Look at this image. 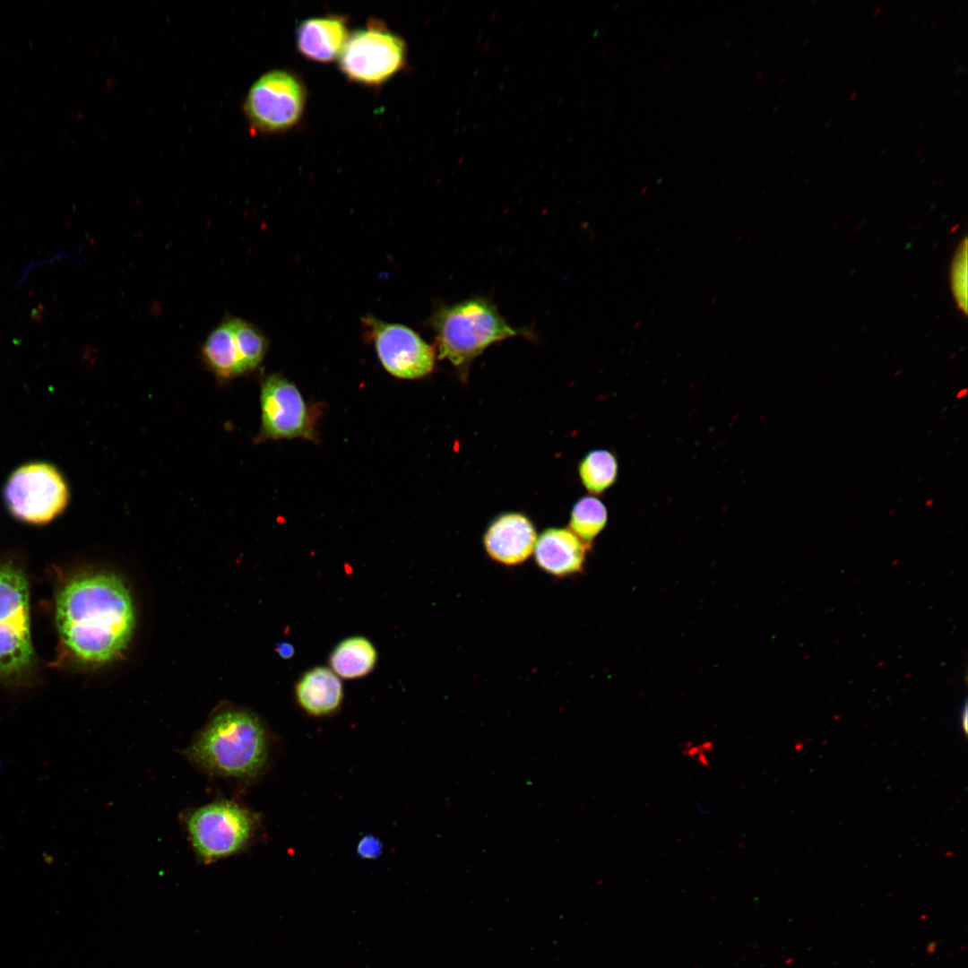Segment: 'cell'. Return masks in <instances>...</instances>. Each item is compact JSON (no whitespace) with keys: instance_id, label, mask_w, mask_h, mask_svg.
<instances>
[{"instance_id":"1","label":"cell","mask_w":968,"mask_h":968,"mask_svg":"<svg viewBox=\"0 0 968 968\" xmlns=\"http://www.w3.org/2000/svg\"><path fill=\"white\" fill-rule=\"evenodd\" d=\"M56 622L64 652L74 662L110 661L126 648L134 629L131 594L113 574L73 577L57 595Z\"/></svg>"},{"instance_id":"2","label":"cell","mask_w":968,"mask_h":968,"mask_svg":"<svg viewBox=\"0 0 968 968\" xmlns=\"http://www.w3.org/2000/svg\"><path fill=\"white\" fill-rule=\"evenodd\" d=\"M182 754L208 776L246 781L257 776L265 766L267 733L253 713L226 708L209 719Z\"/></svg>"},{"instance_id":"3","label":"cell","mask_w":968,"mask_h":968,"mask_svg":"<svg viewBox=\"0 0 968 968\" xmlns=\"http://www.w3.org/2000/svg\"><path fill=\"white\" fill-rule=\"evenodd\" d=\"M439 359H447L462 381H467L472 361L494 342L530 336L511 326L487 297L475 296L439 307L431 317Z\"/></svg>"},{"instance_id":"4","label":"cell","mask_w":968,"mask_h":968,"mask_svg":"<svg viewBox=\"0 0 968 968\" xmlns=\"http://www.w3.org/2000/svg\"><path fill=\"white\" fill-rule=\"evenodd\" d=\"M182 823L195 857L209 865L244 851L259 819L243 804L220 799L186 811Z\"/></svg>"},{"instance_id":"5","label":"cell","mask_w":968,"mask_h":968,"mask_svg":"<svg viewBox=\"0 0 968 968\" xmlns=\"http://www.w3.org/2000/svg\"><path fill=\"white\" fill-rule=\"evenodd\" d=\"M28 583L23 573L0 565V678L21 679L33 667Z\"/></svg>"},{"instance_id":"6","label":"cell","mask_w":968,"mask_h":968,"mask_svg":"<svg viewBox=\"0 0 968 968\" xmlns=\"http://www.w3.org/2000/svg\"><path fill=\"white\" fill-rule=\"evenodd\" d=\"M8 511L17 520L34 525L50 523L63 514L70 490L63 473L52 463L35 461L21 465L4 487Z\"/></svg>"},{"instance_id":"7","label":"cell","mask_w":968,"mask_h":968,"mask_svg":"<svg viewBox=\"0 0 968 968\" xmlns=\"http://www.w3.org/2000/svg\"><path fill=\"white\" fill-rule=\"evenodd\" d=\"M406 56L403 39L381 22L372 21L349 36L339 56V65L353 82L379 85L402 69Z\"/></svg>"},{"instance_id":"8","label":"cell","mask_w":968,"mask_h":968,"mask_svg":"<svg viewBox=\"0 0 968 968\" xmlns=\"http://www.w3.org/2000/svg\"><path fill=\"white\" fill-rule=\"evenodd\" d=\"M305 103L306 91L301 81L288 71L275 70L264 73L251 86L245 111L257 130L281 132L298 122Z\"/></svg>"},{"instance_id":"9","label":"cell","mask_w":968,"mask_h":968,"mask_svg":"<svg viewBox=\"0 0 968 968\" xmlns=\"http://www.w3.org/2000/svg\"><path fill=\"white\" fill-rule=\"evenodd\" d=\"M371 336L383 367L393 376L415 379L428 375L434 368L436 352L411 328L367 317Z\"/></svg>"},{"instance_id":"10","label":"cell","mask_w":968,"mask_h":968,"mask_svg":"<svg viewBox=\"0 0 968 968\" xmlns=\"http://www.w3.org/2000/svg\"><path fill=\"white\" fill-rule=\"evenodd\" d=\"M260 401L264 437H314L308 407L299 390L287 378L278 374L266 377Z\"/></svg>"},{"instance_id":"11","label":"cell","mask_w":968,"mask_h":968,"mask_svg":"<svg viewBox=\"0 0 968 968\" xmlns=\"http://www.w3.org/2000/svg\"><path fill=\"white\" fill-rule=\"evenodd\" d=\"M537 538L535 526L525 514L508 512L489 523L483 535V546L493 561L514 566L533 554Z\"/></svg>"},{"instance_id":"12","label":"cell","mask_w":968,"mask_h":968,"mask_svg":"<svg viewBox=\"0 0 968 968\" xmlns=\"http://www.w3.org/2000/svg\"><path fill=\"white\" fill-rule=\"evenodd\" d=\"M588 548L568 528L552 527L538 536L533 555L546 574L567 577L583 572Z\"/></svg>"},{"instance_id":"13","label":"cell","mask_w":968,"mask_h":968,"mask_svg":"<svg viewBox=\"0 0 968 968\" xmlns=\"http://www.w3.org/2000/svg\"><path fill=\"white\" fill-rule=\"evenodd\" d=\"M294 694L300 708L314 717L336 713L344 697L341 678L326 666H315L305 671L295 684Z\"/></svg>"},{"instance_id":"14","label":"cell","mask_w":968,"mask_h":968,"mask_svg":"<svg viewBox=\"0 0 968 968\" xmlns=\"http://www.w3.org/2000/svg\"><path fill=\"white\" fill-rule=\"evenodd\" d=\"M349 31L344 17L327 15L303 21L296 32L297 47L306 57L327 63L340 56Z\"/></svg>"},{"instance_id":"15","label":"cell","mask_w":968,"mask_h":968,"mask_svg":"<svg viewBox=\"0 0 968 968\" xmlns=\"http://www.w3.org/2000/svg\"><path fill=\"white\" fill-rule=\"evenodd\" d=\"M378 654L374 644L362 635L342 639L329 656V668L340 678L356 679L375 669Z\"/></svg>"},{"instance_id":"16","label":"cell","mask_w":968,"mask_h":968,"mask_svg":"<svg viewBox=\"0 0 968 968\" xmlns=\"http://www.w3.org/2000/svg\"><path fill=\"white\" fill-rule=\"evenodd\" d=\"M201 354L206 366L223 380L243 374L229 319L220 324L209 333L202 346Z\"/></svg>"},{"instance_id":"17","label":"cell","mask_w":968,"mask_h":968,"mask_svg":"<svg viewBox=\"0 0 968 968\" xmlns=\"http://www.w3.org/2000/svg\"><path fill=\"white\" fill-rule=\"evenodd\" d=\"M616 456L605 449H596L585 454L579 463L578 473L583 486L591 495H600L609 488L618 477Z\"/></svg>"},{"instance_id":"18","label":"cell","mask_w":968,"mask_h":968,"mask_svg":"<svg viewBox=\"0 0 968 968\" xmlns=\"http://www.w3.org/2000/svg\"><path fill=\"white\" fill-rule=\"evenodd\" d=\"M608 512L605 505L594 496H585L573 506L569 530L590 546L607 524Z\"/></svg>"},{"instance_id":"19","label":"cell","mask_w":968,"mask_h":968,"mask_svg":"<svg viewBox=\"0 0 968 968\" xmlns=\"http://www.w3.org/2000/svg\"><path fill=\"white\" fill-rule=\"evenodd\" d=\"M233 331L243 374L255 368L263 360L267 341L253 324L239 318H231Z\"/></svg>"},{"instance_id":"20","label":"cell","mask_w":968,"mask_h":968,"mask_svg":"<svg viewBox=\"0 0 968 968\" xmlns=\"http://www.w3.org/2000/svg\"><path fill=\"white\" fill-rule=\"evenodd\" d=\"M967 243L966 238L959 245L951 266V284L955 300L959 308L967 313Z\"/></svg>"},{"instance_id":"21","label":"cell","mask_w":968,"mask_h":968,"mask_svg":"<svg viewBox=\"0 0 968 968\" xmlns=\"http://www.w3.org/2000/svg\"><path fill=\"white\" fill-rule=\"evenodd\" d=\"M383 851L381 841L372 835L367 834L362 837L357 846L359 856L365 860H375L380 856Z\"/></svg>"},{"instance_id":"22","label":"cell","mask_w":968,"mask_h":968,"mask_svg":"<svg viewBox=\"0 0 968 968\" xmlns=\"http://www.w3.org/2000/svg\"><path fill=\"white\" fill-rule=\"evenodd\" d=\"M277 652L281 657L290 659L294 653V647L289 643H281L278 645Z\"/></svg>"},{"instance_id":"23","label":"cell","mask_w":968,"mask_h":968,"mask_svg":"<svg viewBox=\"0 0 968 968\" xmlns=\"http://www.w3.org/2000/svg\"><path fill=\"white\" fill-rule=\"evenodd\" d=\"M960 722H961V728H962L963 731L966 734V732H967V702H966V700L964 701V704L963 707L961 708Z\"/></svg>"},{"instance_id":"24","label":"cell","mask_w":968,"mask_h":968,"mask_svg":"<svg viewBox=\"0 0 968 968\" xmlns=\"http://www.w3.org/2000/svg\"><path fill=\"white\" fill-rule=\"evenodd\" d=\"M966 393H967V389H962L961 391H959V392L957 393V394H956V398H958V399H959V398H962V397H964V395H965Z\"/></svg>"},{"instance_id":"25","label":"cell","mask_w":968,"mask_h":968,"mask_svg":"<svg viewBox=\"0 0 968 968\" xmlns=\"http://www.w3.org/2000/svg\"><path fill=\"white\" fill-rule=\"evenodd\" d=\"M881 7H882V5H881V4H880V5H878V6H877V8H876V9L874 10V12H873L872 15H873V16L877 15V13H878V12H879V11L881 10Z\"/></svg>"},{"instance_id":"26","label":"cell","mask_w":968,"mask_h":968,"mask_svg":"<svg viewBox=\"0 0 968 968\" xmlns=\"http://www.w3.org/2000/svg\"><path fill=\"white\" fill-rule=\"evenodd\" d=\"M857 94H858V91H853V92H852V93L851 94V96L849 97V99H850V100H852V99H854V98H855V97L857 96Z\"/></svg>"},{"instance_id":"27","label":"cell","mask_w":968,"mask_h":968,"mask_svg":"<svg viewBox=\"0 0 968 968\" xmlns=\"http://www.w3.org/2000/svg\"><path fill=\"white\" fill-rule=\"evenodd\" d=\"M937 24H938V22H937V21H934V22H932V23L930 24V26H929V29H930V30H933V29H934V28H935V27L937 26Z\"/></svg>"},{"instance_id":"28","label":"cell","mask_w":968,"mask_h":968,"mask_svg":"<svg viewBox=\"0 0 968 968\" xmlns=\"http://www.w3.org/2000/svg\"><path fill=\"white\" fill-rule=\"evenodd\" d=\"M763 73H763V71H760V72H759V73H757V75H756V80H757V81H759V80H760V79L762 78V75H763Z\"/></svg>"},{"instance_id":"29","label":"cell","mask_w":968,"mask_h":968,"mask_svg":"<svg viewBox=\"0 0 968 968\" xmlns=\"http://www.w3.org/2000/svg\"><path fill=\"white\" fill-rule=\"evenodd\" d=\"M932 504H933V500L929 499V500L927 501V503H925V506H930Z\"/></svg>"},{"instance_id":"30","label":"cell","mask_w":968,"mask_h":968,"mask_svg":"<svg viewBox=\"0 0 968 968\" xmlns=\"http://www.w3.org/2000/svg\"><path fill=\"white\" fill-rule=\"evenodd\" d=\"M922 151H923V148H920V149H919V150L917 151V152H916V156H920V153H921Z\"/></svg>"},{"instance_id":"31","label":"cell","mask_w":968,"mask_h":968,"mask_svg":"<svg viewBox=\"0 0 968 968\" xmlns=\"http://www.w3.org/2000/svg\"><path fill=\"white\" fill-rule=\"evenodd\" d=\"M669 68H670V66H669V65H667L665 66V68L663 69V73H668V72H669Z\"/></svg>"},{"instance_id":"32","label":"cell","mask_w":968,"mask_h":968,"mask_svg":"<svg viewBox=\"0 0 968 968\" xmlns=\"http://www.w3.org/2000/svg\"><path fill=\"white\" fill-rule=\"evenodd\" d=\"M785 77H786V75H783V76H782V78H781V80H780V82H780V83H781V82H782L784 81Z\"/></svg>"}]
</instances>
